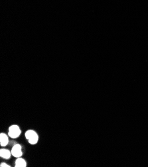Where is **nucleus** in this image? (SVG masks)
Wrapping results in <instances>:
<instances>
[{
    "mask_svg": "<svg viewBox=\"0 0 148 167\" xmlns=\"http://www.w3.org/2000/svg\"><path fill=\"white\" fill-rule=\"evenodd\" d=\"M25 137L28 140L31 144H35L39 140V136L37 132L33 130H29L25 132Z\"/></svg>",
    "mask_w": 148,
    "mask_h": 167,
    "instance_id": "f257e3e1",
    "label": "nucleus"
},
{
    "mask_svg": "<svg viewBox=\"0 0 148 167\" xmlns=\"http://www.w3.org/2000/svg\"><path fill=\"white\" fill-rule=\"evenodd\" d=\"M21 129L18 125H11L9 128V136L12 139L18 138L21 135Z\"/></svg>",
    "mask_w": 148,
    "mask_h": 167,
    "instance_id": "f03ea898",
    "label": "nucleus"
},
{
    "mask_svg": "<svg viewBox=\"0 0 148 167\" xmlns=\"http://www.w3.org/2000/svg\"><path fill=\"white\" fill-rule=\"evenodd\" d=\"M11 154L13 156L16 158H19L22 157L23 155V152L22 151V146L19 144H15L12 148Z\"/></svg>",
    "mask_w": 148,
    "mask_h": 167,
    "instance_id": "7ed1b4c3",
    "label": "nucleus"
},
{
    "mask_svg": "<svg viewBox=\"0 0 148 167\" xmlns=\"http://www.w3.org/2000/svg\"><path fill=\"white\" fill-rule=\"evenodd\" d=\"M9 143V139H8V136L4 133L0 134V144L1 146L5 147Z\"/></svg>",
    "mask_w": 148,
    "mask_h": 167,
    "instance_id": "20e7f679",
    "label": "nucleus"
},
{
    "mask_svg": "<svg viewBox=\"0 0 148 167\" xmlns=\"http://www.w3.org/2000/svg\"><path fill=\"white\" fill-rule=\"evenodd\" d=\"M12 155L11 152H10L7 149H1L0 150V156L1 157L6 158V159H9Z\"/></svg>",
    "mask_w": 148,
    "mask_h": 167,
    "instance_id": "39448f33",
    "label": "nucleus"
},
{
    "mask_svg": "<svg viewBox=\"0 0 148 167\" xmlns=\"http://www.w3.org/2000/svg\"><path fill=\"white\" fill-rule=\"evenodd\" d=\"M15 167H26L27 162L23 158L19 157L15 161Z\"/></svg>",
    "mask_w": 148,
    "mask_h": 167,
    "instance_id": "423d86ee",
    "label": "nucleus"
},
{
    "mask_svg": "<svg viewBox=\"0 0 148 167\" xmlns=\"http://www.w3.org/2000/svg\"><path fill=\"white\" fill-rule=\"evenodd\" d=\"M0 166L1 167H10V166L9 165L6 164V163H2L1 165H0Z\"/></svg>",
    "mask_w": 148,
    "mask_h": 167,
    "instance_id": "0eeeda50",
    "label": "nucleus"
}]
</instances>
